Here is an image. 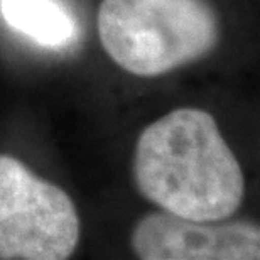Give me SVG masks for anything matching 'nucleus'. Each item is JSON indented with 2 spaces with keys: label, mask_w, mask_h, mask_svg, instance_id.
<instances>
[{
  "label": "nucleus",
  "mask_w": 260,
  "mask_h": 260,
  "mask_svg": "<svg viewBox=\"0 0 260 260\" xmlns=\"http://www.w3.org/2000/svg\"><path fill=\"white\" fill-rule=\"evenodd\" d=\"M132 181L145 201L189 220H221L258 210V159L232 120L201 105H179L139 132Z\"/></svg>",
  "instance_id": "obj_1"
},
{
  "label": "nucleus",
  "mask_w": 260,
  "mask_h": 260,
  "mask_svg": "<svg viewBox=\"0 0 260 260\" xmlns=\"http://www.w3.org/2000/svg\"><path fill=\"white\" fill-rule=\"evenodd\" d=\"M10 27L46 48H66L76 39L75 17L56 0H0Z\"/></svg>",
  "instance_id": "obj_5"
},
{
  "label": "nucleus",
  "mask_w": 260,
  "mask_h": 260,
  "mask_svg": "<svg viewBox=\"0 0 260 260\" xmlns=\"http://www.w3.org/2000/svg\"><path fill=\"white\" fill-rule=\"evenodd\" d=\"M128 245L142 260H260V211L189 220L152 210L132 225Z\"/></svg>",
  "instance_id": "obj_4"
},
{
  "label": "nucleus",
  "mask_w": 260,
  "mask_h": 260,
  "mask_svg": "<svg viewBox=\"0 0 260 260\" xmlns=\"http://www.w3.org/2000/svg\"><path fill=\"white\" fill-rule=\"evenodd\" d=\"M96 30L113 64L155 80L218 58L237 25L216 0H102Z\"/></svg>",
  "instance_id": "obj_2"
},
{
  "label": "nucleus",
  "mask_w": 260,
  "mask_h": 260,
  "mask_svg": "<svg viewBox=\"0 0 260 260\" xmlns=\"http://www.w3.org/2000/svg\"><path fill=\"white\" fill-rule=\"evenodd\" d=\"M78 242L80 216L70 194L0 154V260H64Z\"/></svg>",
  "instance_id": "obj_3"
}]
</instances>
